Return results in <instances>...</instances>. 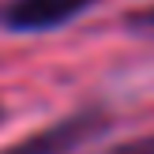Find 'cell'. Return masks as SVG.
<instances>
[{"mask_svg": "<svg viewBox=\"0 0 154 154\" xmlns=\"http://www.w3.org/2000/svg\"><path fill=\"white\" fill-rule=\"evenodd\" d=\"M0 124H4V105H0Z\"/></svg>", "mask_w": 154, "mask_h": 154, "instance_id": "obj_5", "label": "cell"}, {"mask_svg": "<svg viewBox=\"0 0 154 154\" xmlns=\"http://www.w3.org/2000/svg\"><path fill=\"white\" fill-rule=\"evenodd\" d=\"M109 124H113V117L102 105H83V109L68 113L57 124L38 128V132L23 135L11 147H0V154H72V150H79L83 143H90L94 135H102Z\"/></svg>", "mask_w": 154, "mask_h": 154, "instance_id": "obj_1", "label": "cell"}, {"mask_svg": "<svg viewBox=\"0 0 154 154\" xmlns=\"http://www.w3.org/2000/svg\"><path fill=\"white\" fill-rule=\"evenodd\" d=\"M98 0H8V8L0 11V23L15 34H42V30H57L79 19Z\"/></svg>", "mask_w": 154, "mask_h": 154, "instance_id": "obj_2", "label": "cell"}, {"mask_svg": "<svg viewBox=\"0 0 154 154\" xmlns=\"http://www.w3.org/2000/svg\"><path fill=\"white\" fill-rule=\"evenodd\" d=\"M124 26H128V30H135V34H154V4L128 11V15H124Z\"/></svg>", "mask_w": 154, "mask_h": 154, "instance_id": "obj_4", "label": "cell"}, {"mask_svg": "<svg viewBox=\"0 0 154 154\" xmlns=\"http://www.w3.org/2000/svg\"><path fill=\"white\" fill-rule=\"evenodd\" d=\"M98 154H154V132L135 135V139H124V143H113V147H105Z\"/></svg>", "mask_w": 154, "mask_h": 154, "instance_id": "obj_3", "label": "cell"}]
</instances>
